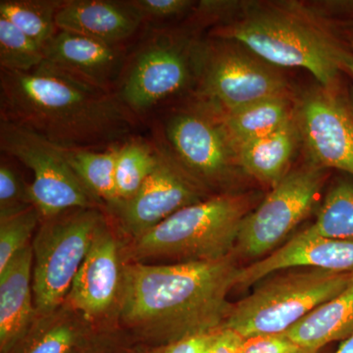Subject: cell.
Masks as SVG:
<instances>
[{"instance_id":"6da1fadb","label":"cell","mask_w":353,"mask_h":353,"mask_svg":"<svg viewBox=\"0 0 353 353\" xmlns=\"http://www.w3.org/2000/svg\"><path fill=\"white\" fill-rule=\"evenodd\" d=\"M241 266L234 254L210 261L128 262L117 325L141 347L213 333L224 326Z\"/></svg>"},{"instance_id":"7a4b0ae2","label":"cell","mask_w":353,"mask_h":353,"mask_svg":"<svg viewBox=\"0 0 353 353\" xmlns=\"http://www.w3.org/2000/svg\"><path fill=\"white\" fill-rule=\"evenodd\" d=\"M0 117L59 148L94 150L132 138L139 122L116 92L46 62L29 72L0 69Z\"/></svg>"},{"instance_id":"3957f363","label":"cell","mask_w":353,"mask_h":353,"mask_svg":"<svg viewBox=\"0 0 353 353\" xmlns=\"http://www.w3.org/2000/svg\"><path fill=\"white\" fill-rule=\"evenodd\" d=\"M217 34L274 66L307 70L328 90L348 72L347 34L341 36L328 20L299 4L252 7Z\"/></svg>"},{"instance_id":"277c9868","label":"cell","mask_w":353,"mask_h":353,"mask_svg":"<svg viewBox=\"0 0 353 353\" xmlns=\"http://www.w3.org/2000/svg\"><path fill=\"white\" fill-rule=\"evenodd\" d=\"M253 203L254 197L248 194H222L183 208L143 236L126 240L127 263L153 259L210 261L230 256Z\"/></svg>"},{"instance_id":"5b68a950","label":"cell","mask_w":353,"mask_h":353,"mask_svg":"<svg viewBox=\"0 0 353 353\" xmlns=\"http://www.w3.org/2000/svg\"><path fill=\"white\" fill-rule=\"evenodd\" d=\"M267 277L250 296L233 303L224 326L243 338L280 334L343 292L353 272L289 269ZM260 283V282H259Z\"/></svg>"},{"instance_id":"8992f818","label":"cell","mask_w":353,"mask_h":353,"mask_svg":"<svg viewBox=\"0 0 353 353\" xmlns=\"http://www.w3.org/2000/svg\"><path fill=\"white\" fill-rule=\"evenodd\" d=\"M105 216L101 208H78L41 219L32 241V290L39 314L65 303Z\"/></svg>"},{"instance_id":"52a82bcc","label":"cell","mask_w":353,"mask_h":353,"mask_svg":"<svg viewBox=\"0 0 353 353\" xmlns=\"http://www.w3.org/2000/svg\"><path fill=\"white\" fill-rule=\"evenodd\" d=\"M199 53L185 34L153 30L128 57L116 94L137 117L145 115L189 85Z\"/></svg>"},{"instance_id":"ba28073f","label":"cell","mask_w":353,"mask_h":353,"mask_svg":"<svg viewBox=\"0 0 353 353\" xmlns=\"http://www.w3.org/2000/svg\"><path fill=\"white\" fill-rule=\"evenodd\" d=\"M0 148L32 172L30 194L41 219L72 209H105L77 176L62 148L48 139L0 120Z\"/></svg>"},{"instance_id":"9c48e42d","label":"cell","mask_w":353,"mask_h":353,"mask_svg":"<svg viewBox=\"0 0 353 353\" xmlns=\"http://www.w3.org/2000/svg\"><path fill=\"white\" fill-rule=\"evenodd\" d=\"M326 169L312 162L290 171L252 209L241 224L234 254L259 260L279 248L314 208L326 178Z\"/></svg>"},{"instance_id":"30bf717a","label":"cell","mask_w":353,"mask_h":353,"mask_svg":"<svg viewBox=\"0 0 353 353\" xmlns=\"http://www.w3.org/2000/svg\"><path fill=\"white\" fill-rule=\"evenodd\" d=\"M272 66L233 46L201 48L197 76L201 94L220 113L285 97V79Z\"/></svg>"},{"instance_id":"8fae6325","label":"cell","mask_w":353,"mask_h":353,"mask_svg":"<svg viewBox=\"0 0 353 353\" xmlns=\"http://www.w3.org/2000/svg\"><path fill=\"white\" fill-rule=\"evenodd\" d=\"M158 163L138 194L108 210L127 241L139 238L176 211L208 199L206 187L190 173L163 141Z\"/></svg>"},{"instance_id":"7c38bea8","label":"cell","mask_w":353,"mask_h":353,"mask_svg":"<svg viewBox=\"0 0 353 353\" xmlns=\"http://www.w3.org/2000/svg\"><path fill=\"white\" fill-rule=\"evenodd\" d=\"M125 246L126 241L105 216L65 301L99 328L118 327L127 264Z\"/></svg>"},{"instance_id":"4fadbf2b","label":"cell","mask_w":353,"mask_h":353,"mask_svg":"<svg viewBox=\"0 0 353 353\" xmlns=\"http://www.w3.org/2000/svg\"><path fill=\"white\" fill-rule=\"evenodd\" d=\"M301 139L311 162L353 176V113L333 90L304 95L294 114Z\"/></svg>"},{"instance_id":"5bb4252c","label":"cell","mask_w":353,"mask_h":353,"mask_svg":"<svg viewBox=\"0 0 353 353\" xmlns=\"http://www.w3.org/2000/svg\"><path fill=\"white\" fill-rule=\"evenodd\" d=\"M164 137L165 145L204 187L229 176L236 153L212 108L174 114L165 123Z\"/></svg>"},{"instance_id":"9a60e30c","label":"cell","mask_w":353,"mask_h":353,"mask_svg":"<svg viewBox=\"0 0 353 353\" xmlns=\"http://www.w3.org/2000/svg\"><path fill=\"white\" fill-rule=\"evenodd\" d=\"M296 268L353 272V241L322 238L303 230L263 259L241 267L236 288L248 289L273 274Z\"/></svg>"},{"instance_id":"2e32d148","label":"cell","mask_w":353,"mask_h":353,"mask_svg":"<svg viewBox=\"0 0 353 353\" xmlns=\"http://www.w3.org/2000/svg\"><path fill=\"white\" fill-rule=\"evenodd\" d=\"M44 62L104 90L115 92L127 61L124 46L59 30L44 46Z\"/></svg>"},{"instance_id":"e0dca14e","label":"cell","mask_w":353,"mask_h":353,"mask_svg":"<svg viewBox=\"0 0 353 353\" xmlns=\"http://www.w3.org/2000/svg\"><path fill=\"white\" fill-rule=\"evenodd\" d=\"M55 22L58 30L122 46L145 21L132 1L65 0Z\"/></svg>"},{"instance_id":"ac0fdd59","label":"cell","mask_w":353,"mask_h":353,"mask_svg":"<svg viewBox=\"0 0 353 353\" xmlns=\"http://www.w3.org/2000/svg\"><path fill=\"white\" fill-rule=\"evenodd\" d=\"M32 243L0 272V353H9L39 313L32 290Z\"/></svg>"},{"instance_id":"d6986e66","label":"cell","mask_w":353,"mask_h":353,"mask_svg":"<svg viewBox=\"0 0 353 353\" xmlns=\"http://www.w3.org/2000/svg\"><path fill=\"white\" fill-rule=\"evenodd\" d=\"M101 329L64 303L52 312L38 314L9 353H71Z\"/></svg>"},{"instance_id":"ffe728a7","label":"cell","mask_w":353,"mask_h":353,"mask_svg":"<svg viewBox=\"0 0 353 353\" xmlns=\"http://www.w3.org/2000/svg\"><path fill=\"white\" fill-rule=\"evenodd\" d=\"M299 139L301 134L294 117L276 131L236 148V159L248 175L274 188L290 173Z\"/></svg>"},{"instance_id":"44dd1931","label":"cell","mask_w":353,"mask_h":353,"mask_svg":"<svg viewBox=\"0 0 353 353\" xmlns=\"http://www.w3.org/2000/svg\"><path fill=\"white\" fill-rule=\"evenodd\" d=\"M285 334L315 353L329 343L352 336L353 279L343 292L318 306Z\"/></svg>"},{"instance_id":"7402d4cb","label":"cell","mask_w":353,"mask_h":353,"mask_svg":"<svg viewBox=\"0 0 353 353\" xmlns=\"http://www.w3.org/2000/svg\"><path fill=\"white\" fill-rule=\"evenodd\" d=\"M214 111L234 153L241 145L276 131L294 117L287 95L255 102L233 112Z\"/></svg>"},{"instance_id":"603a6c76","label":"cell","mask_w":353,"mask_h":353,"mask_svg":"<svg viewBox=\"0 0 353 353\" xmlns=\"http://www.w3.org/2000/svg\"><path fill=\"white\" fill-rule=\"evenodd\" d=\"M119 145L104 150L61 148L77 176L106 210L118 202L115 169Z\"/></svg>"},{"instance_id":"cb8c5ba5","label":"cell","mask_w":353,"mask_h":353,"mask_svg":"<svg viewBox=\"0 0 353 353\" xmlns=\"http://www.w3.org/2000/svg\"><path fill=\"white\" fill-rule=\"evenodd\" d=\"M158 157L159 148L157 141L132 137L121 143L116 160L115 183L118 202L115 206L130 201L138 194L148 176L154 171Z\"/></svg>"},{"instance_id":"d4e9b609","label":"cell","mask_w":353,"mask_h":353,"mask_svg":"<svg viewBox=\"0 0 353 353\" xmlns=\"http://www.w3.org/2000/svg\"><path fill=\"white\" fill-rule=\"evenodd\" d=\"M306 230L322 238L353 241V176L347 175L334 181L315 222Z\"/></svg>"},{"instance_id":"484cf974","label":"cell","mask_w":353,"mask_h":353,"mask_svg":"<svg viewBox=\"0 0 353 353\" xmlns=\"http://www.w3.org/2000/svg\"><path fill=\"white\" fill-rule=\"evenodd\" d=\"M63 4L61 0H1L0 17L44 48L59 31L55 19Z\"/></svg>"},{"instance_id":"4316f807","label":"cell","mask_w":353,"mask_h":353,"mask_svg":"<svg viewBox=\"0 0 353 353\" xmlns=\"http://www.w3.org/2000/svg\"><path fill=\"white\" fill-rule=\"evenodd\" d=\"M44 62L43 46L0 17V69L29 72Z\"/></svg>"},{"instance_id":"83f0119b","label":"cell","mask_w":353,"mask_h":353,"mask_svg":"<svg viewBox=\"0 0 353 353\" xmlns=\"http://www.w3.org/2000/svg\"><path fill=\"white\" fill-rule=\"evenodd\" d=\"M41 222V213L34 206L20 214L0 220V272L31 245Z\"/></svg>"},{"instance_id":"f1b7e54d","label":"cell","mask_w":353,"mask_h":353,"mask_svg":"<svg viewBox=\"0 0 353 353\" xmlns=\"http://www.w3.org/2000/svg\"><path fill=\"white\" fill-rule=\"evenodd\" d=\"M34 208L30 185L19 172L1 158L0 163V220L20 214Z\"/></svg>"},{"instance_id":"f546056e","label":"cell","mask_w":353,"mask_h":353,"mask_svg":"<svg viewBox=\"0 0 353 353\" xmlns=\"http://www.w3.org/2000/svg\"><path fill=\"white\" fill-rule=\"evenodd\" d=\"M131 338L119 327L95 332L71 353H134Z\"/></svg>"},{"instance_id":"4dcf8cb0","label":"cell","mask_w":353,"mask_h":353,"mask_svg":"<svg viewBox=\"0 0 353 353\" xmlns=\"http://www.w3.org/2000/svg\"><path fill=\"white\" fill-rule=\"evenodd\" d=\"M241 353H315L297 345L285 334H259L245 338Z\"/></svg>"},{"instance_id":"1f68e13d","label":"cell","mask_w":353,"mask_h":353,"mask_svg":"<svg viewBox=\"0 0 353 353\" xmlns=\"http://www.w3.org/2000/svg\"><path fill=\"white\" fill-rule=\"evenodd\" d=\"M143 21L170 19L189 10L194 2L189 0H132Z\"/></svg>"},{"instance_id":"d6a6232c","label":"cell","mask_w":353,"mask_h":353,"mask_svg":"<svg viewBox=\"0 0 353 353\" xmlns=\"http://www.w3.org/2000/svg\"><path fill=\"white\" fill-rule=\"evenodd\" d=\"M243 336L233 330L222 327L209 334L204 353H241Z\"/></svg>"},{"instance_id":"836d02e7","label":"cell","mask_w":353,"mask_h":353,"mask_svg":"<svg viewBox=\"0 0 353 353\" xmlns=\"http://www.w3.org/2000/svg\"><path fill=\"white\" fill-rule=\"evenodd\" d=\"M208 334L190 336L168 345L158 347H141L134 350V353H204L208 345Z\"/></svg>"},{"instance_id":"e575fe53","label":"cell","mask_w":353,"mask_h":353,"mask_svg":"<svg viewBox=\"0 0 353 353\" xmlns=\"http://www.w3.org/2000/svg\"><path fill=\"white\" fill-rule=\"evenodd\" d=\"M347 27L348 46H350V63H348V73H350V75H352L353 81V17L352 21H350V22L348 23ZM348 103H350V109H352L353 113V87L352 92V97H350V101L348 102Z\"/></svg>"},{"instance_id":"d590c367","label":"cell","mask_w":353,"mask_h":353,"mask_svg":"<svg viewBox=\"0 0 353 353\" xmlns=\"http://www.w3.org/2000/svg\"><path fill=\"white\" fill-rule=\"evenodd\" d=\"M334 353H353V334L347 340L343 341Z\"/></svg>"}]
</instances>
